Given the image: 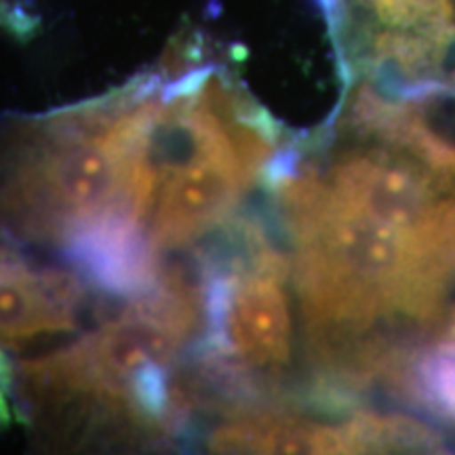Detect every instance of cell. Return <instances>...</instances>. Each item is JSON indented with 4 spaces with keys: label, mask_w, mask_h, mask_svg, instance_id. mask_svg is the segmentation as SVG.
Returning <instances> with one entry per match:
<instances>
[{
    "label": "cell",
    "mask_w": 455,
    "mask_h": 455,
    "mask_svg": "<svg viewBox=\"0 0 455 455\" xmlns=\"http://www.w3.org/2000/svg\"><path fill=\"white\" fill-rule=\"evenodd\" d=\"M201 321L203 295L181 276H161L121 315L74 344L21 361L15 367L17 411L83 403L146 430L173 428L186 411L175 365Z\"/></svg>",
    "instance_id": "obj_2"
},
{
    "label": "cell",
    "mask_w": 455,
    "mask_h": 455,
    "mask_svg": "<svg viewBox=\"0 0 455 455\" xmlns=\"http://www.w3.org/2000/svg\"><path fill=\"white\" fill-rule=\"evenodd\" d=\"M15 411V369L0 348V428H7Z\"/></svg>",
    "instance_id": "obj_6"
},
{
    "label": "cell",
    "mask_w": 455,
    "mask_h": 455,
    "mask_svg": "<svg viewBox=\"0 0 455 455\" xmlns=\"http://www.w3.org/2000/svg\"><path fill=\"white\" fill-rule=\"evenodd\" d=\"M163 104L156 74L76 108L0 124V236L70 247L112 221L141 226Z\"/></svg>",
    "instance_id": "obj_1"
},
{
    "label": "cell",
    "mask_w": 455,
    "mask_h": 455,
    "mask_svg": "<svg viewBox=\"0 0 455 455\" xmlns=\"http://www.w3.org/2000/svg\"><path fill=\"white\" fill-rule=\"evenodd\" d=\"M84 304L81 278L0 236V348L26 350L76 331Z\"/></svg>",
    "instance_id": "obj_5"
},
{
    "label": "cell",
    "mask_w": 455,
    "mask_h": 455,
    "mask_svg": "<svg viewBox=\"0 0 455 455\" xmlns=\"http://www.w3.org/2000/svg\"><path fill=\"white\" fill-rule=\"evenodd\" d=\"M278 276L276 255L255 247L247 259L228 261L207 278V346L230 371L270 369L287 361L291 321Z\"/></svg>",
    "instance_id": "obj_4"
},
{
    "label": "cell",
    "mask_w": 455,
    "mask_h": 455,
    "mask_svg": "<svg viewBox=\"0 0 455 455\" xmlns=\"http://www.w3.org/2000/svg\"><path fill=\"white\" fill-rule=\"evenodd\" d=\"M268 152L261 123L221 74L192 68L167 84L150 152L152 244L158 251L184 247L224 224Z\"/></svg>",
    "instance_id": "obj_3"
},
{
    "label": "cell",
    "mask_w": 455,
    "mask_h": 455,
    "mask_svg": "<svg viewBox=\"0 0 455 455\" xmlns=\"http://www.w3.org/2000/svg\"><path fill=\"white\" fill-rule=\"evenodd\" d=\"M0 24L7 26L13 32H28L30 17L17 0H0Z\"/></svg>",
    "instance_id": "obj_7"
}]
</instances>
